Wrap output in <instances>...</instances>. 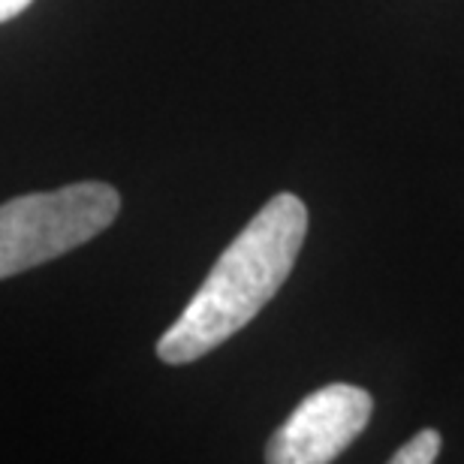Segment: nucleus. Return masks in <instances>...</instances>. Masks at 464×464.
I'll use <instances>...</instances> for the list:
<instances>
[{"label": "nucleus", "mask_w": 464, "mask_h": 464, "mask_svg": "<svg viewBox=\"0 0 464 464\" xmlns=\"http://www.w3.org/2000/svg\"><path fill=\"white\" fill-rule=\"evenodd\" d=\"M308 236V208L277 193L220 254L181 317L157 341L166 365H188L241 332L290 277Z\"/></svg>", "instance_id": "1"}, {"label": "nucleus", "mask_w": 464, "mask_h": 464, "mask_svg": "<svg viewBox=\"0 0 464 464\" xmlns=\"http://www.w3.org/2000/svg\"><path fill=\"white\" fill-rule=\"evenodd\" d=\"M121 197L112 184L79 181L27 193L0 206V281L36 268L97 238L115 224Z\"/></svg>", "instance_id": "2"}, {"label": "nucleus", "mask_w": 464, "mask_h": 464, "mask_svg": "<svg viewBox=\"0 0 464 464\" xmlns=\"http://www.w3.org/2000/svg\"><path fill=\"white\" fill-rule=\"evenodd\" d=\"M374 398L362 386L329 383L311 392L266 447L272 464H326L335 461L365 431Z\"/></svg>", "instance_id": "3"}, {"label": "nucleus", "mask_w": 464, "mask_h": 464, "mask_svg": "<svg viewBox=\"0 0 464 464\" xmlns=\"http://www.w3.org/2000/svg\"><path fill=\"white\" fill-rule=\"evenodd\" d=\"M440 434L434 429H422L413 440H407L392 456V464H431L440 456Z\"/></svg>", "instance_id": "4"}, {"label": "nucleus", "mask_w": 464, "mask_h": 464, "mask_svg": "<svg viewBox=\"0 0 464 464\" xmlns=\"http://www.w3.org/2000/svg\"><path fill=\"white\" fill-rule=\"evenodd\" d=\"M31 4H34V0H0V22H9L13 15L24 13Z\"/></svg>", "instance_id": "5"}]
</instances>
